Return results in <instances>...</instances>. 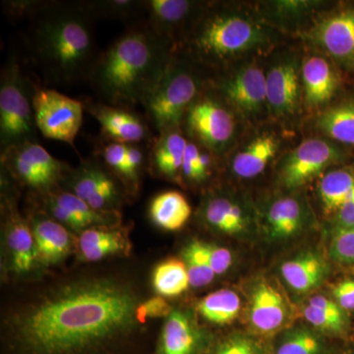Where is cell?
Instances as JSON below:
<instances>
[{
    "mask_svg": "<svg viewBox=\"0 0 354 354\" xmlns=\"http://www.w3.org/2000/svg\"><path fill=\"white\" fill-rule=\"evenodd\" d=\"M131 290L108 279L77 281L53 291L15 320L35 354H73L124 334L137 319Z\"/></svg>",
    "mask_w": 354,
    "mask_h": 354,
    "instance_id": "obj_1",
    "label": "cell"
},
{
    "mask_svg": "<svg viewBox=\"0 0 354 354\" xmlns=\"http://www.w3.org/2000/svg\"><path fill=\"white\" fill-rule=\"evenodd\" d=\"M94 22L82 1H46L30 19L28 50L48 83L66 86L90 81L101 55Z\"/></svg>",
    "mask_w": 354,
    "mask_h": 354,
    "instance_id": "obj_2",
    "label": "cell"
},
{
    "mask_svg": "<svg viewBox=\"0 0 354 354\" xmlns=\"http://www.w3.org/2000/svg\"><path fill=\"white\" fill-rule=\"evenodd\" d=\"M174 50V44L139 21L101 53L90 82L106 104L130 109L142 106L164 76Z\"/></svg>",
    "mask_w": 354,
    "mask_h": 354,
    "instance_id": "obj_3",
    "label": "cell"
},
{
    "mask_svg": "<svg viewBox=\"0 0 354 354\" xmlns=\"http://www.w3.org/2000/svg\"><path fill=\"white\" fill-rule=\"evenodd\" d=\"M262 30L252 21L221 9H205L183 43L194 62L218 65L264 41Z\"/></svg>",
    "mask_w": 354,
    "mask_h": 354,
    "instance_id": "obj_4",
    "label": "cell"
},
{
    "mask_svg": "<svg viewBox=\"0 0 354 354\" xmlns=\"http://www.w3.org/2000/svg\"><path fill=\"white\" fill-rule=\"evenodd\" d=\"M192 67L174 50L164 76L142 104L158 134L181 128L184 115L202 92L201 77Z\"/></svg>",
    "mask_w": 354,
    "mask_h": 354,
    "instance_id": "obj_5",
    "label": "cell"
},
{
    "mask_svg": "<svg viewBox=\"0 0 354 354\" xmlns=\"http://www.w3.org/2000/svg\"><path fill=\"white\" fill-rule=\"evenodd\" d=\"M34 86L19 59L15 55H11L0 76L1 152L25 142H39L32 109Z\"/></svg>",
    "mask_w": 354,
    "mask_h": 354,
    "instance_id": "obj_6",
    "label": "cell"
},
{
    "mask_svg": "<svg viewBox=\"0 0 354 354\" xmlns=\"http://www.w3.org/2000/svg\"><path fill=\"white\" fill-rule=\"evenodd\" d=\"M1 167L14 180L39 195L59 187L72 169L39 142H25L1 152Z\"/></svg>",
    "mask_w": 354,
    "mask_h": 354,
    "instance_id": "obj_7",
    "label": "cell"
},
{
    "mask_svg": "<svg viewBox=\"0 0 354 354\" xmlns=\"http://www.w3.org/2000/svg\"><path fill=\"white\" fill-rule=\"evenodd\" d=\"M221 95L201 92L184 115L181 129L188 140L215 155L227 150L234 139L235 121Z\"/></svg>",
    "mask_w": 354,
    "mask_h": 354,
    "instance_id": "obj_8",
    "label": "cell"
},
{
    "mask_svg": "<svg viewBox=\"0 0 354 354\" xmlns=\"http://www.w3.org/2000/svg\"><path fill=\"white\" fill-rule=\"evenodd\" d=\"M32 109L37 128L43 136L64 142L76 150L75 139L85 111L83 102L35 83Z\"/></svg>",
    "mask_w": 354,
    "mask_h": 354,
    "instance_id": "obj_9",
    "label": "cell"
},
{
    "mask_svg": "<svg viewBox=\"0 0 354 354\" xmlns=\"http://www.w3.org/2000/svg\"><path fill=\"white\" fill-rule=\"evenodd\" d=\"M62 184L97 211H116L122 201V183L95 153L71 169Z\"/></svg>",
    "mask_w": 354,
    "mask_h": 354,
    "instance_id": "obj_10",
    "label": "cell"
},
{
    "mask_svg": "<svg viewBox=\"0 0 354 354\" xmlns=\"http://www.w3.org/2000/svg\"><path fill=\"white\" fill-rule=\"evenodd\" d=\"M46 215L66 228L80 232L92 227H116L118 211H97L69 191L57 189L39 195Z\"/></svg>",
    "mask_w": 354,
    "mask_h": 354,
    "instance_id": "obj_11",
    "label": "cell"
},
{
    "mask_svg": "<svg viewBox=\"0 0 354 354\" xmlns=\"http://www.w3.org/2000/svg\"><path fill=\"white\" fill-rule=\"evenodd\" d=\"M342 158V151L327 140H305L283 160L281 183L288 189H295L339 162Z\"/></svg>",
    "mask_w": 354,
    "mask_h": 354,
    "instance_id": "obj_12",
    "label": "cell"
},
{
    "mask_svg": "<svg viewBox=\"0 0 354 354\" xmlns=\"http://www.w3.org/2000/svg\"><path fill=\"white\" fill-rule=\"evenodd\" d=\"M84 106L101 125L104 140L122 144H142L152 142L155 138L148 122L130 109L94 101H86Z\"/></svg>",
    "mask_w": 354,
    "mask_h": 354,
    "instance_id": "obj_13",
    "label": "cell"
},
{
    "mask_svg": "<svg viewBox=\"0 0 354 354\" xmlns=\"http://www.w3.org/2000/svg\"><path fill=\"white\" fill-rule=\"evenodd\" d=\"M216 91L228 106L247 116L259 113L267 104L264 72L250 65L216 83Z\"/></svg>",
    "mask_w": 354,
    "mask_h": 354,
    "instance_id": "obj_14",
    "label": "cell"
},
{
    "mask_svg": "<svg viewBox=\"0 0 354 354\" xmlns=\"http://www.w3.org/2000/svg\"><path fill=\"white\" fill-rule=\"evenodd\" d=\"M200 6H203L189 0H145L144 21L158 37L176 48L179 32L185 29L188 34L187 26L192 28L204 12L205 9L200 11Z\"/></svg>",
    "mask_w": 354,
    "mask_h": 354,
    "instance_id": "obj_15",
    "label": "cell"
},
{
    "mask_svg": "<svg viewBox=\"0 0 354 354\" xmlns=\"http://www.w3.org/2000/svg\"><path fill=\"white\" fill-rule=\"evenodd\" d=\"M299 70L295 62L274 65L266 75L267 106L274 115L295 113L299 102Z\"/></svg>",
    "mask_w": 354,
    "mask_h": 354,
    "instance_id": "obj_16",
    "label": "cell"
},
{
    "mask_svg": "<svg viewBox=\"0 0 354 354\" xmlns=\"http://www.w3.org/2000/svg\"><path fill=\"white\" fill-rule=\"evenodd\" d=\"M188 139L181 128L158 134L151 142L148 165L151 174L169 180L181 179Z\"/></svg>",
    "mask_w": 354,
    "mask_h": 354,
    "instance_id": "obj_17",
    "label": "cell"
},
{
    "mask_svg": "<svg viewBox=\"0 0 354 354\" xmlns=\"http://www.w3.org/2000/svg\"><path fill=\"white\" fill-rule=\"evenodd\" d=\"M6 241L10 256L11 267L17 274L29 272L37 259L36 243L31 225H28L10 200L6 204Z\"/></svg>",
    "mask_w": 354,
    "mask_h": 354,
    "instance_id": "obj_18",
    "label": "cell"
},
{
    "mask_svg": "<svg viewBox=\"0 0 354 354\" xmlns=\"http://www.w3.org/2000/svg\"><path fill=\"white\" fill-rule=\"evenodd\" d=\"M316 43L330 57L354 62V11H342L327 18L314 30Z\"/></svg>",
    "mask_w": 354,
    "mask_h": 354,
    "instance_id": "obj_19",
    "label": "cell"
},
{
    "mask_svg": "<svg viewBox=\"0 0 354 354\" xmlns=\"http://www.w3.org/2000/svg\"><path fill=\"white\" fill-rule=\"evenodd\" d=\"M44 214L32 216L31 228L36 243L37 259L44 266L57 264L71 249V235L62 223Z\"/></svg>",
    "mask_w": 354,
    "mask_h": 354,
    "instance_id": "obj_20",
    "label": "cell"
},
{
    "mask_svg": "<svg viewBox=\"0 0 354 354\" xmlns=\"http://www.w3.org/2000/svg\"><path fill=\"white\" fill-rule=\"evenodd\" d=\"M286 307L283 298L274 286L262 281L258 283L251 299L250 319L256 330L272 333L285 323Z\"/></svg>",
    "mask_w": 354,
    "mask_h": 354,
    "instance_id": "obj_21",
    "label": "cell"
},
{
    "mask_svg": "<svg viewBox=\"0 0 354 354\" xmlns=\"http://www.w3.org/2000/svg\"><path fill=\"white\" fill-rule=\"evenodd\" d=\"M203 221L209 227L228 235L241 234L248 227L243 208L232 198L213 195L205 200L201 208Z\"/></svg>",
    "mask_w": 354,
    "mask_h": 354,
    "instance_id": "obj_22",
    "label": "cell"
},
{
    "mask_svg": "<svg viewBox=\"0 0 354 354\" xmlns=\"http://www.w3.org/2000/svg\"><path fill=\"white\" fill-rule=\"evenodd\" d=\"M305 99L311 106L329 102L337 88V77L332 65L325 58L310 57L301 68Z\"/></svg>",
    "mask_w": 354,
    "mask_h": 354,
    "instance_id": "obj_23",
    "label": "cell"
},
{
    "mask_svg": "<svg viewBox=\"0 0 354 354\" xmlns=\"http://www.w3.org/2000/svg\"><path fill=\"white\" fill-rule=\"evenodd\" d=\"M201 334L190 317L172 311L165 321L162 334V354H197Z\"/></svg>",
    "mask_w": 354,
    "mask_h": 354,
    "instance_id": "obj_24",
    "label": "cell"
},
{
    "mask_svg": "<svg viewBox=\"0 0 354 354\" xmlns=\"http://www.w3.org/2000/svg\"><path fill=\"white\" fill-rule=\"evenodd\" d=\"M279 149V141L272 134L256 137L232 160V171L239 178H253L265 171Z\"/></svg>",
    "mask_w": 354,
    "mask_h": 354,
    "instance_id": "obj_25",
    "label": "cell"
},
{
    "mask_svg": "<svg viewBox=\"0 0 354 354\" xmlns=\"http://www.w3.org/2000/svg\"><path fill=\"white\" fill-rule=\"evenodd\" d=\"M328 266L321 256L304 253L281 266V274L293 290L299 292L313 290L328 274Z\"/></svg>",
    "mask_w": 354,
    "mask_h": 354,
    "instance_id": "obj_26",
    "label": "cell"
},
{
    "mask_svg": "<svg viewBox=\"0 0 354 354\" xmlns=\"http://www.w3.org/2000/svg\"><path fill=\"white\" fill-rule=\"evenodd\" d=\"M266 218L271 239H290L304 227V209L295 198H279L270 206Z\"/></svg>",
    "mask_w": 354,
    "mask_h": 354,
    "instance_id": "obj_27",
    "label": "cell"
},
{
    "mask_svg": "<svg viewBox=\"0 0 354 354\" xmlns=\"http://www.w3.org/2000/svg\"><path fill=\"white\" fill-rule=\"evenodd\" d=\"M192 209L187 199L177 191L157 195L150 204L149 214L153 223L167 230H177L189 220Z\"/></svg>",
    "mask_w": 354,
    "mask_h": 354,
    "instance_id": "obj_28",
    "label": "cell"
},
{
    "mask_svg": "<svg viewBox=\"0 0 354 354\" xmlns=\"http://www.w3.org/2000/svg\"><path fill=\"white\" fill-rule=\"evenodd\" d=\"M304 314L312 326L323 332L342 335L348 330V318L344 309L323 295L312 297L305 306Z\"/></svg>",
    "mask_w": 354,
    "mask_h": 354,
    "instance_id": "obj_29",
    "label": "cell"
},
{
    "mask_svg": "<svg viewBox=\"0 0 354 354\" xmlns=\"http://www.w3.org/2000/svg\"><path fill=\"white\" fill-rule=\"evenodd\" d=\"M82 3L95 20L121 21L130 26L145 16V0H84Z\"/></svg>",
    "mask_w": 354,
    "mask_h": 354,
    "instance_id": "obj_30",
    "label": "cell"
},
{
    "mask_svg": "<svg viewBox=\"0 0 354 354\" xmlns=\"http://www.w3.org/2000/svg\"><path fill=\"white\" fill-rule=\"evenodd\" d=\"M316 122L327 136L341 143L354 145V102H342L328 109Z\"/></svg>",
    "mask_w": 354,
    "mask_h": 354,
    "instance_id": "obj_31",
    "label": "cell"
},
{
    "mask_svg": "<svg viewBox=\"0 0 354 354\" xmlns=\"http://www.w3.org/2000/svg\"><path fill=\"white\" fill-rule=\"evenodd\" d=\"M319 194L326 212H337L354 196L353 174L346 171L328 172L319 185Z\"/></svg>",
    "mask_w": 354,
    "mask_h": 354,
    "instance_id": "obj_32",
    "label": "cell"
},
{
    "mask_svg": "<svg viewBox=\"0 0 354 354\" xmlns=\"http://www.w3.org/2000/svg\"><path fill=\"white\" fill-rule=\"evenodd\" d=\"M241 298L230 290H221L209 293L197 305L198 311L209 322L227 324L239 315Z\"/></svg>",
    "mask_w": 354,
    "mask_h": 354,
    "instance_id": "obj_33",
    "label": "cell"
},
{
    "mask_svg": "<svg viewBox=\"0 0 354 354\" xmlns=\"http://www.w3.org/2000/svg\"><path fill=\"white\" fill-rule=\"evenodd\" d=\"M153 285L162 297H177L187 290L190 281L183 260L172 258L157 266L153 271Z\"/></svg>",
    "mask_w": 354,
    "mask_h": 354,
    "instance_id": "obj_34",
    "label": "cell"
},
{
    "mask_svg": "<svg viewBox=\"0 0 354 354\" xmlns=\"http://www.w3.org/2000/svg\"><path fill=\"white\" fill-rule=\"evenodd\" d=\"M216 155L196 142L188 140L184 155L181 179L190 184L205 183L213 172Z\"/></svg>",
    "mask_w": 354,
    "mask_h": 354,
    "instance_id": "obj_35",
    "label": "cell"
},
{
    "mask_svg": "<svg viewBox=\"0 0 354 354\" xmlns=\"http://www.w3.org/2000/svg\"><path fill=\"white\" fill-rule=\"evenodd\" d=\"M183 257L189 277L190 286L201 288L212 283L216 274L203 251L201 241L190 242L184 248Z\"/></svg>",
    "mask_w": 354,
    "mask_h": 354,
    "instance_id": "obj_36",
    "label": "cell"
},
{
    "mask_svg": "<svg viewBox=\"0 0 354 354\" xmlns=\"http://www.w3.org/2000/svg\"><path fill=\"white\" fill-rule=\"evenodd\" d=\"M325 344L315 333L307 329L290 330L283 337L276 354H324Z\"/></svg>",
    "mask_w": 354,
    "mask_h": 354,
    "instance_id": "obj_37",
    "label": "cell"
},
{
    "mask_svg": "<svg viewBox=\"0 0 354 354\" xmlns=\"http://www.w3.org/2000/svg\"><path fill=\"white\" fill-rule=\"evenodd\" d=\"M95 155L102 158L109 171L120 179L124 187L127 171V144L104 140L97 147Z\"/></svg>",
    "mask_w": 354,
    "mask_h": 354,
    "instance_id": "obj_38",
    "label": "cell"
},
{
    "mask_svg": "<svg viewBox=\"0 0 354 354\" xmlns=\"http://www.w3.org/2000/svg\"><path fill=\"white\" fill-rule=\"evenodd\" d=\"M329 256L339 264H354V227L334 230L330 242Z\"/></svg>",
    "mask_w": 354,
    "mask_h": 354,
    "instance_id": "obj_39",
    "label": "cell"
},
{
    "mask_svg": "<svg viewBox=\"0 0 354 354\" xmlns=\"http://www.w3.org/2000/svg\"><path fill=\"white\" fill-rule=\"evenodd\" d=\"M146 149L142 144H127V171L124 189L128 193L137 192L140 177L146 165Z\"/></svg>",
    "mask_w": 354,
    "mask_h": 354,
    "instance_id": "obj_40",
    "label": "cell"
},
{
    "mask_svg": "<svg viewBox=\"0 0 354 354\" xmlns=\"http://www.w3.org/2000/svg\"><path fill=\"white\" fill-rule=\"evenodd\" d=\"M46 3V0H6L2 1L6 15L13 19H31Z\"/></svg>",
    "mask_w": 354,
    "mask_h": 354,
    "instance_id": "obj_41",
    "label": "cell"
},
{
    "mask_svg": "<svg viewBox=\"0 0 354 354\" xmlns=\"http://www.w3.org/2000/svg\"><path fill=\"white\" fill-rule=\"evenodd\" d=\"M202 249L215 274H223L230 269L232 263V255L228 249L203 242Z\"/></svg>",
    "mask_w": 354,
    "mask_h": 354,
    "instance_id": "obj_42",
    "label": "cell"
},
{
    "mask_svg": "<svg viewBox=\"0 0 354 354\" xmlns=\"http://www.w3.org/2000/svg\"><path fill=\"white\" fill-rule=\"evenodd\" d=\"M127 237L118 239V241L109 242L95 247L80 249L81 255L86 261H100L109 256L116 255L124 252L128 249Z\"/></svg>",
    "mask_w": 354,
    "mask_h": 354,
    "instance_id": "obj_43",
    "label": "cell"
},
{
    "mask_svg": "<svg viewBox=\"0 0 354 354\" xmlns=\"http://www.w3.org/2000/svg\"><path fill=\"white\" fill-rule=\"evenodd\" d=\"M214 354H263V349L250 337L239 335L223 342Z\"/></svg>",
    "mask_w": 354,
    "mask_h": 354,
    "instance_id": "obj_44",
    "label": "cell"
},
{
    "mask_svg": "<svg viewBox=\"0 0 354 354\" xmlns=\"http://www.w3.org/2000/svg\"><path fill=\"white\" fill-rule=\"evenodd\" d=\"M171 312V306L164 297H156L139 305L137 309V319L139 322H144L148 318L169 317Z\"/></svg>",
    "mask_w": 354,
    "mask_h": 354,
    "instance_id": "obj_45",
    "label": "cell"
},
{
    "mask_svg": "<svg viewBox=\"0 0 354 354\" xmlns=\"http://www.w3.org/2000/svg\"><path fill=\"white\" fill-rule=\"evenodd\" d=\"M337 304L344 310H354V279H344L333 288Z\"/></svg>",
    "mask_w": 354,
    "mask_h": 354,
    "instance_id": "obj_46",
    "label": "cell"
},
{
    "mask_svg": "<svg viewBox=\"0 0 354 354\" xmlns=\"http://www.w3.org/2000/svg\"><path fill=\"white\" fill-rule=\"evenodd\" d=\"M334 230L354 227V196L337 209Z\"/></svg>",
    "mask_w": 354,
    "mask_h": 354,
    "instance_id": "obj_47",
    "label": "cell"
}]
</instances>
